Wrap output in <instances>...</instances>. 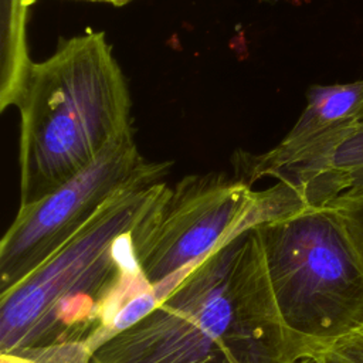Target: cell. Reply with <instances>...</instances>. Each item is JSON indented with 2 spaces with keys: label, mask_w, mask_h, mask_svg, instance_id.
I'll use <instances>...</instances> for the list:
<instances>
[{
  "label": "cell",
  "mask_w": 363,
  "mask_h": 363,
  "mask_svg": "<svg viewBox=\"0 0 363 363\" xmlns=\"http://www.w3.org/2000/svg\"><path fill=\"white\" fill-rule=\"evenodd\" d=\"M221 172L189 174L166 194L136 231L139 267L160 301L211 251L245 230L308 204L284 180L265 190Z\"/></svg>",
  "instance_id": "5b68a950"
},
{
  "label": "cell",
  "mask_w": 363,
  "mask_h": 363,
  "mask_svg": "<svg viewBox=\"0 0 363 363\" xmlns=\"http://www.w3.org/2000/svg\"><path fill=\"white\" fill-rule=\"evenodd\" d=\"M303 354L281 319L255 227L196 264L89 363H292Z\"/></svg>",
  "instance_id": "7a4b0ae2"
},
{
  "label": "cell",
  "mask_w": 363,
  "mask_h": 363,
  "mask_svg": "<svg viewBox=\"0 0 363 363\" xmlns=\"http://www.w3.org/2000/svg\"><path fill=\"white\" fill-rule=\"evenodd\" d=\"M315 353L318 354V357L320 359L322 363H346L343 359H340L337 354H335L333 352H330L328 349H323V350H319Z\"/></svg>",
  "instance_id": "4fadbf2b"
},
{
  "label": "cell",
  "mask_w": 363,
  "mask_h": 363,
  "mask_svg": "<svg viewBox=\"0 0 363 363\" xmlns=\"http://www.w3.org/2000/svg\"><path fill=\"white\" fill-rule=\"evenodd\" d=\"M330 206L343 217L350 235L363 255V191L339 196Z\"/></svg>",
  "instance_id": "9c48e42d"
},
{
  "label": "cell",
  "mask_w": 363,
  "mask_h": 363,
  "mask_svg": "<svg viewBox=\"0 0 363 363\" xmlns=\"http://www.w3.org/2000/svg\"><path fill=\"white\" fill-rule=\"evenodd\" d=\"M272 179L292 183L308 206L363 191V119L316 139Z\"/></svg>",
  "instance_id": "ba28073f"
},
{
  "label": "cell",
  "mask_w": 363,
  "mask_h": 363,
  "mask_svg": "<svg viewBox=\"0 0 363 363\" xmlns=\"http://www.w3.org/2000/svg\"><path fill=\"white\" fill-rule=\"evenodd\" d=\"M20 113V204L37 201L133 129L125 75L105 33L61 40L30 61L11 102Z\"/></svg>",
  "instance_id": "3957f363"
},
{
  "label": "cell",
  "mask_w": 363,
  "mask_h": 363,
  "mask_svg": "<svg viewBox=\"0 0 363 363\" xmlns=\"http://www.w3.org/2000/svg\"><path fill=\"white\" fill-rule=\"evenodd\" d=\"M0 363H38L30 357L13 353H0Z\"/></svg>",
  "instance_id": "7c38bea8"
},
{
  "label": "cell",
  "mask_w": 363,
  "mask_h": 363,
  "mask_svg": "<svg viewBox=\"0 0 363 363\" xmlns=\"http://www.w3.org/2000/svg\"><path fill=\"white\" fill-rule=\"evenodd\" d=\"M326 349L337 354L346 363H363V326L343 336Z\"/></svg>",
  "instance_id": "30bf717a"
},
{
  "label": "cell",
  "mask_w": 363,
  "mask_h": 363,
  "mask_svg": "<svg viewBox=\"0 0 363 363\" xmlns=\"http://www.w3.org/2000/svg\"><path fill=\"white\" fill-rule=\"evenodd\" d=\"M257 230L281 319L308 353L363 326V255L333 206H306Z\"/></svg>",
  "instance_id": "277c9868"
},
{
  "label": "cell",
  "mask_w": 363,
  "mask_h": 363,
  "mask_svg": "<svg viewBox=\"0 0 363 363\" xmlns=\"http://www.w3.org/2000/svg\"><path fill=\"white\" fill-rule=\"evenodd\" d=\"M172 162L146 160L129 130L81 172L18 211L0 241V291L20 282L65 244L121 189L160 180Z\"/></svg>",
  "instance_id": "8992f818"
},
{
  "label": "cell",
  "mask_w": 363,
  "mask_h": 363,
  "mask_svg": "<svg viewBox=\"0 0 363 363\" xmlns=\"http://www.w3.org/2000/svg\"><path fill=\"white\" fill-rule=\"evenodd\" d=\"M363 119V79L347 84L313 85L301 116L272 149L264 153L237 150L234 174L252 184L274 174L292 157L323 135Z\"/></svg>",
  "instance_id": "52a82bcc"
},
{
  "label": "cell",
  "mask_w": 363,
  "mask_h": 363,
  "mask_svg": "<svg viewBox=\"0 0 363 363\" xmlns=\"http://www.w3.org/2000/svg\"><path fill=\"white\" fill-rule=\"evenodd\" d=\"M169 186L142 180L112 194L58 250L0 295V353L89 363L92 352L160 298L136 257V231Z\"/></svg>",
  "instance_id": "6da1fadb"
},
{
  "label": "cell",
  "mask_w": 363,
  "mask_h": 363,
  "mask_svg": "<svg viewBox=\"0 0 363 363\" xmlns=\"http://www.w3.org/2000/svg\"><path fill=\"white\" fill-rule=\"evenodd\" d=\"M35 0H10V14L17 17H24L26 9L31 6ZM86 1H101V3H109L113 6H125L129 4L133 0H86Z\"/></svg>",
  "instance_id": "8fae6325"
},
{
  "label": "cell",
  "mask_w": 363,
  "mask_h": 363,
  "mask_svg": "<svg viewBox=\"0 0 363 363\" xmlns=\"http://www.w3.org/2000/svg\"><path fill=\"white\" fill-rule=\"evenodd\" d=\"M292 363H322V362H320V359L318 357L316 353H308V354H303V356L298 357Z\"/></svg>",
  "instance_id": "5bb4252c"
}]
</instances>
